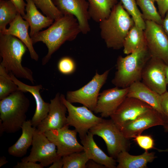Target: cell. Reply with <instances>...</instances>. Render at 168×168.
Segmentation results:
<instances>
[{
    "instance_id": "obj_32",
    "label": "cell",
    "mask_w": 168,
    "mask_h": 168,
    "mask_svg": "<svg viewBox=\"0 0 168 168\" xmlns=\"http://www.w3.org/2000/svg\"><path fill=\"white\" fill-rule=\"evenodd\" d=\"M36 7L46 16L54 20L62 17L63 15L54 5L52 0H33Z\"/></svg>"
},
{
    "instance_id": "obj_16",
    "label": "cell",
    "mask_w": 168,
    "mask_h": 168,
    "mask_svg": "<svg viewBox=\"0 0 168 168\" xmlns=\"http://www.w3.org/2000/svg\"><path fill=\"white\" fill-rule=\"evenodd\" d=\"M165 123L161 114L152 108L124 125L120 130L124 136L129 139L141 134L149 128L157 125L163 126Z\"/></svg>"
},
{
    "instance_id": "obj_39",
    "label": "cell",
    "mask_w": 168,
    "mask_h": 168,
    "mask_svg": "<svg viewBox=\"0 0 168 168\" xmlns=\"http://www.w3.org/2000/svg\"><path fill=\"white\" fill-rule=\"evenodd\" d=\"M86 168H104L105 167L100 163H99L92 160H89L86 163Z\"/></svg>"
},
{
    "instance_id": "obj_3",
    "label": "cell",
    "mask_w": 168,
    "mask_h": 168,
    "mask_svg": "<svg viewBox=\"0 0 168 168\" xmlns=\"http://www.w3.org/2000/svg\"><path fill=\"white\" fill-rule=\"evenodd\" d=\"M24 93L19 90L0 100V134L17 132L26 121L30 102Z\"/></svg>"
},
{
    "instance_id": "obj_45",
    "label": "cell",
    "mask_w": 168,
    "mask_h": 168,
    "mask_svg": "<svg viewBox=\"0 0 168 168\" xmlns=\"http://www.w3.org/2000/svg\"><path fill=\"white\" fill-rule=\"evenodd\" d=\"M154 2H157L158 0H152Z\"/></svg>"
},
{
    "instance_id": "obj_36",
    "label": "cell",
    "mask_w": 168,
    "mask_h": 168,
    "mask_svg": "<svg viewBox=\"0 0 168 168\" xmlns=\"http://www.w3.org/2000/svg\"><path fill=\"white\" fill-rule=\"evenodd\" d=\"M44 167L40 164L31 161H21L17 162L13 166L14 168H43Z\"/></svg>"
},
{
    "instance_id": "obj_18",
    "label": "cell",
    "mask_w": 168,
    "mask_h": 168,
    "mask_svg": "<svg viewBox=\"0 0 168 168\" xmlns=\"http://www.w3.org/2000/svg\"><path fill=\"white\" fill-rule=\"evenodd\" d=\"M9 74L12 79L18 86L19 89L24 92H29L34 97L36 103L35 113L31 120L33 127L36 128L46 117L49 110L50 103L45 102L40 93L42 86L40 84L37 86L27 85L18 80L12 72Z\"/></svg>"
},
{
    "instance_id": "obj_30",
    "label": "cell",
    "mask_w": 168,
    "mask_h": 168,
    "mask_svg": "<svg viewBox=\"0 0 168 168\" xmlns=\"http://www.w3.org/2000/svg\"><path fill=\"white\" fill-rule=\"evenodd\" d=\"M19 90L18 86L12 79L9 73L0 65V100Z\"/></svg>"
},
{
    "instance_id": "obj_4",
    "label": "cell",
    "mask_w": 168,
    "mask_h": 168,
    "mask_svg": "<svg viewBox=\"0 0 168 168\" xmlns=\"http://www.w3.org/2000/svg\"><path fill=\"white\" fill-rule=\"evenodd\" d=\"M27 49L23 42L16 37L0 34V55L2 58L0 65L16 77L27 79L34 83L32 71L21 63L22 57Z\"/></svg>"
},
{
    "instance_id": "obj_37",
    "label": "cell",
    "mask_w": 168,
    "mask_h": 168,
    "mask_svg": "<svg viewBox=\"0 0 168 168\" xmlns=\"http://www.w3.org/2000/svg\"><path fill=\"white\" fill-rule=\"evenodd\" d=\"M156 2L158 12L163 19L168 11V0H158Z\"/></svg>"
},
{
    "instance_id": "obj_10",
    "label": "cell",
    "mask_w": 168,
    "mask_h": 168,
    "mask_svg": "<svg viewBox=\"0 0 168 168\" xmlns=\"http://www.w3.org/2000/svg\"><path fill=\"white\" fill-rule=\"evenodd\" d=\"M32 147L29 155L23 157L21 161L39 162L44 167L51 164L60 156L58 154L57 147L45 135L38 131L35 132Z\"/></svg>"
},
{
    "instance_id": "obj_9",
    "label": "cell",
    "mask_w": 168,
    "mask_h": 168,
    "mask_svg": "<svg viewBox=\"0 0 168 168\" xmlns=\"http://www.w3.org/2000/svg\"><path fill=\"white\" fill-rule=\"evenodd\" d=\"M144 33L147 46L151 57L159 59L168 65V37L162 26L145 20Z\"/></svg>"
},
{
    "instance_id": "obj_6",
    "label": "cell",
    "mask_w": 168,
    "mask_h": 168,
    "mask_svg": "<svg viewBox=\"0 0 168 168\" xmlns=\"http://www.w3.org/2000/svg\"><path fill=\"white\" fill-rule=\"evenodd\" d=\"M93 135L102 138L105 142L110 156L117 158L123 151H127L129 147L128 139L123 135L120 129L111 119L102 120L89 131Z\"/></svg>"
},
{
    "instance_id": "obj_34",
    "label": "cell",
    "mask_w": 168,
    "mask_h": 168,
    "mask_svg": "<svg viewBox=\"0 0 168 168\" xmlns=\"http://www.w3.org/2000/svg\"><path fill=\"white\" fill-rule=\"evenodd\" d=\"M133 138L138 145L145 151H148L154 147V140L150 135L141 134L135 136Z\"/></svg>"
},
{
    "instance_id": "obj_24",
    "label": "cell",
    "mask_w": 168,
    "mask_h": 168,
    "mask_svg": "<svg viewBox=\"0 0 168 168\" xmlns=\"http://www.w3.org/2000/svg\"><path fill=\"white\" fill-rule=\"evenodd\" d=\"M156 158L154 152H149L148 151L138 156L131 155L127 151H123L117 157L118 164L116 168H146L147 163L152 162Z\"/></svg>"
},
{
    "instance_id": "obj_44",
    "label": "cell",
    "mask_w": 168,
    "mask_h": 168,
    "mask_svg": "<svg viewBox=\"0 0 168 168\" xmlns=\"http://www.w3.org/2000/svg\"><path fill=\"white\" fill-rule=\"evenodd\" d=\"M165 72L166 82L168 86V65L165 64Z\"/></svg>"
},
{
    "instance_id": "obj_5",
    "label": "cell",
    "mask_w": 168,
    "mask_h": 168,
    "mask_svg": "<svg viewBox=\"0 0 168 168\" xmlns=\"http://www.w3.org/2000/svg\"><path fill=\"white\" fill-rule=\"evenodd\" d=\"M151 57L147 46L125 57L119 56L116 61L117 71L112 83L115 86L126 88L140 81L143 69Z\"/></svg>"
},
{
    "instance_id": "obj_25",
    "label": "cell",
    "mask_w": 168,
    "mask_h": 168,
    "mask_svg": "<svg viewBox=\"0 0 168 168\" xmlns=\"http://www.w3.org/2000/svg\"><path fill=\"white\" fill-rule=\"evenodd\" d=\"M90 18L99 23L107 18L112 9L118 3V0H87Z\"/></svg>"
},
{
    "instance_id": "obj_17",
    "label": "cell",
    "mask_w": 168,
    "mask_h": 168,
    "mask_svg": "<svg viewBox=\"0 0 168 168\" xmlns=\"http://www.w3.org/2000/svg\"><path fill=\"white\" fill-rule=\"evenodd\" d=\"M128 87H115L104 90L100 93L94 111L100 113L102 118L110 117L127 97Z\"/></svg>"
},
{
    "instance_id": "obj_8",
    "label": "cell",
    "mask_w": 168,
    "mask_h": 168,
    "mask_svg": "<svg viewBox=\"0 0 168 168\" xmlns=\"http://www.w3.org/2000/svg\"><path fill=\"white\" fill-rule=\"evenodd\" d=\"M63 102L67 109V125L74 127L81 139L87 134L93 127L101 122L103 118L95 115L92 111L83 105L76 106L66 99L64 95L61 94Z\"/></svg>"
},
{
    "instance_id": "obj_22",
    "label": "cell",
    "mask_w": 168,
    "mask_h": 168,
    "mask_svg": "<svg viewBox=\"0 0 168 168\" xmlns=\"http://www.w3.org/2000/svg\"><path fill=\"white\" fill-rule=\"evenodd\" d=\"M25 8L26 13L22 17L29 23L30 31L29 35L31 37L43 28L49 26L54 20L47 16L42 15L38 10L33 0H26Z\"/></svg>"
},
{
    "instance_id": "obj_14",
    "label": "cell",
    "mask_w": 168,
    "mask_h": 168,
    "mask_svg": "<svg viewBox=\"0 0 168 168\" xmlns=\"http://www.w3.org/2000/svg\"><path fill=\"white\" fill-rule=\"evenodd\" d=\"M54 5L63 15H71L77 19L81 33L87 34L90 30L89 4L87 0H52Z\"/></svg>"
},
{
    "instance_id": "obj_13",
    "label": "cell",
    "mask_w": 168,
    "mask_h": 168,
    "mask_svg": "<svg viewBox=\"0 0 168 168\" xmlns=\"http://www.w3.org/2000/svg\"><path fill=\"white\" fill-rule=\"evenodd\" d=\"M161 60L151 57L142 71V82L150 89L161 95L167 91L165 66Z\"/></svg>"
},
{
    "instance_id": "obj_7",
    "label": "cell",
    "mask_w": 168,
    "mask_h": 168,
    "mask_svg": "<svg viewBox=\"0 0 168 168\" xmlns=\"http://www.w3.org/2000/svg\"><path fill=\"white\" fill-rule=\"evenodd\" d=\"M110 69L99 74L96 71L92 79L81 88L68 91L66 99L69 102L79 103L94 111L96 105L99 91L107 79Z\"/></svg>"
},
{
    "instance_id": "obj_29",
    "label": "cell",
    "mask_w": 168,
    "mask_h": 168,
    "mask_svg": "<svg viewBox=\"0 0 168 168\" xmlns=\"http://www.w3.org/2000/svg\"><path fill=\"white\" fill-rule=\"evenodd\" d=\"M63 168H86L89 160L84 151L74 152L62 156Z\"/></svg>"
},
{
    "instance_id": "obj_12",
    "label": "cell",
    "mask_w": 168,
    "mask_h": 168,
    "mask_svg": "<svg viewBox=\"0 0 168 168\" xmlns=\"http://www.w3.org/2000/svg\"><path fill=\"white\" fill-rule=\"evenodd\" d=\"M152 108L137 99L127 97L110 117L120 130L124 125Z\"/></svg>"
},
{
    "instance_id": "obj_19",
    "label": "cell",
    "mask_w": 168,
    "mask_h": 168,
    "mask_svg": "<svg viewBox=\"0 0 168 168\" xmlns=\"http://www.w3.org/2000/svg\"><path fill=\"white\" fill-rule=\"evenodd\" d=\"M30 26L28 22L24 20L19 13L14 20L9 24V26L0 34L14 36L20 40L26 45L30 53L31 58L35 61L39 57L34 49L31 38L28 33Z\"/></svg>"
},
{
    "instance_id": "obj_40",
    "label": "cell",
    "mask_w": 168,
    "mask_h": 168,
    "mask_svg": "<svg viewBox=\"0 0 168 168\" xmlns=\"http://www.w3.org/2000/svg\"><path fill=\"white\" fill-rule=\"evenodd\" d=\"M49 167V168H63V162L62 157L60 156L56 159Z\"/></svg>"
},
{
    "instance_id": "obj_41",
    "label": "cell",
    "mask_w": 168,
    "mask_h": 168,
    "mask_svg": "<svg viewBox=\"0 0 168 168\" xmlns=\"http://www.w3.org/2000/svg\"><path fill=\"white\" fill-rule=\"evenodd\" d=\"M162 26L168 37V11L166 14L165 17L163 19Z\"/></svg>"
},
{
    "instance_id": "obj_23",
    "label": "cell",
    "mask_w": 168,
    "mask_h": 168,
    "mask_svg": "<svg viewBox=\"0 0 168 168\" xmlns=\"http://www.w3.org/2000/svg\"><path fill=\"white\" fill-rule=\"evenodd\" d=\"M21 129L22 132L21 136L8 150L9 155L17 157H21L25 155L28 149L32 145L36 128L32 126L31 120H29L24 123Z\"/></svg>"
},
{
    "instance_id": "obj_11",
    "label": "cell",
    "mask_w": 168,
    "mask_h": 168,
    "mask_svg": "<svg viewBox=\"0 0 168 168\" xmlns=\"http://www.w3.org/2000/svg\"><path fill=\"white\" fill-rule=\"evenodd\" d=\"M66 125L56 130L47 131L45 135L56 146L58 154L62 157L69 154L83 151V147L78 142L77 132L69 128Z\"/></svg>"
},
{
    "instance_id": "obj_42",
    "label": "cell",
    "mask_w": 168,
    "mask_h": 168,
    "mask_svg": "<svg viewBox=\"0 0 168 168\" xmlns=\"http://www.w3.org/2000/svg\"><path fill=\"white\" fill-rule=\"evenodd\" d=\"M163 126H164V128L165 131L168 132V123H165ZM157 150L159 152H168V149L164 150L158 149Z\"/></svg>"
},
{
    "instance_id": "obj_43",
    "label": "cell",
    "mask_w": 168,
    "mask_h": 168,
    "mask_svg": "<svg viewBox=\"0 0 168 168\" xmlns=\"http://www.w3.org/2000/svg\"><path fill=\"white\" fill-rule=\"evenodd\" d=\"M7 162L8 161L6 160V158L4 156L0 157V167H2L3 165L6 164Z\"/></svg>"
},
{
    "instance_id": "obj_26",
    "label": "cell",
    "mask_w": 168,
    "mask_h": 168,
    "mask_svg": "<svg viewBox=\"0 0 168 168\" xmlns=\"http://www.w3.org/2000/svg\"><path fill=\"white\" fill-rule=\"evenodd\" d=\"M146 46L144 30L135 24L125 38L123 47L124 53L128 55Z\"/></svg>"
},
{
    "instance_id": "obj_21",
    "label": "cell",
    "mask_w": 168,
    "mask_h": 168,
    "mask_svg": "<svg viewBox=\"0 0 168 168\" xmlns=\"http://www.w3.org/2000/svg\"><path fill=\"white\" fill-rule=\"evenodd\" d=\"M94 135L89 131L86 136L81 139L83 151L89 159L101 164L106 168H116V161L114 158L107 156L99 147L94 140Z\"/></svg>"
},
{
    "instance_id": "obj_31",
    "label": "cell",
    "mask_w": 168,
    "mask_h": 168,
    "mask_svg": "<svg viewBox=\"0 0 168 168\" xmlns=\"http://www.w3.org/2000/svg\"><path fill=\"white\" fill-rule=\"evenodd\" d=\"M123 7L133 19L135 25L143 30L145 22L138 7L136 0H120Z\"/></svg>"
},
{
    "instance_id": "obj_2",
    "label": "cell",
    "mask_w": 168,
    "mask_h": 168,
    "mask_svg": "<svg viewBox=\"0 0 168 168\" xmlns=\"http://www.w3.org/2000/svg\"><path fill=\"white\" fill-rule=\"evenodd\" d=\"M99 23L100 34L108 48H123L125 38L134 21L119 2L113 8L109 16Z\"/></svg>"
},
{
    "instance_id": "obj_20",
    "label": "cell",
    "mask_w": 168,
    "mask_h": 168,
    "mask_svg": "<svg viewBox=\"0 0 168 168\" xmlns=\"http://www.w3.org/2000/svg\"><path fill=\"white\" fill-rule=\"evenodd\" d=\"M127 97L134 98L149 105L162 115L161 95L150 89L142 82H136L128 87Z\"/></svg>"
},
{
    "instance_id": "obj_33",
    "label": "cell",
    "mask_w": 168,
    "mask_h": 168,
    "mask_svg": "<svg viewBox=\"0 0 168 168\" xmlns=\"http://www.w3.org/2000/svg\"><path fill=\"white\" fill-rule=\"evenodd\" d=\"M58 68L59 71L63 74H71L76 70V63L71 58L64 57L59 60L58 63Z\"/></svg>"
},
{
    "instance_id": "obj_15",
    "label": "cell",
    "mask_w": 168,
    "mask_h": 168,
    "mask_svg": "<svg viewBox=\"0 0 168 168\" xmlns=\"http://www.w3.org/2000/svg\"><path fill=\"white\" fill-rule=\"evenodd\" d=\"M67 109L62 101L61 94L58 92L50 100L48 114L37 127V130L41 133L50 130L58 129L67 123L66 113Z\"/></svg>"
},
{
    "instance_id": "obj_35",
    "label": "cell",
    "mask_w": 168,
    "mask_h": 168,
    "mask_svg": "<svg viewBox=\"0 0 168 168\" xmlns=\"http://www.w3.org/2000/svg\"><path fill=\"white\" fill-rule=\"evenodd\" d=\"M161 105L165 123H168V91L161 95Z\"/></svg>"
},
{
    "instance_id": "obj_27",
    "label": "cell",
    "mask_w": 168,
    "mask_h": 168,
    "mask_svg": "<svg viewBox=\"0 0 168 168\" xmlns=\"http://www.w3.org/2000/svg\"><path fill=\"white\" fill-rule=\"evenodd\" d=\"M19 13L10 0H0V32L6 30Z\"/></svg>"
},
{
    "instance_id": "obj_28",
    "label": "cell",
    "mask_w": 168,
    "mask_h": 168,
    "mask_svg": "<svg viewBox=\"0 0 168 168\" xmlns=\"http://www.w3.org/2000/svg\"><path fill=\"white\" fill-rule=\"evenodd\" d=\"M137 4L142 12L145 20L155 22L162 25L163 19L157 11L154 3L152 0H136Z\"/></svg>"
},
{
    "instance_id": "obj_38",
    "label": "cell",
    "mask_w": 168,
    "mask_h": 168,
    "mask_svg": "<svg viewBox=\"0 0 168 168\" xmlns=\"http://www.w3.org/2000/svg\"><path fill=\"white\" fill-rule=\"evenodd\" d=\"M14 4L18 12L22 17L25 14V8L26 3L24 0H10Z\"/></svg>"
},
{
    "instance_id": "obj_1",
    "label": "cell",
    "mask_w": 168,
    "mask_h": 168,
    "mask_svg": "<svg viewBox=\"0 0 168 168\" xmlns=\"http://www.w3.org/2000/svg\"><path fill=\"white\" fill-rule=\"evenodd\" d=\"M81 33L77 18L73 15H63L47 29L31 37L33 44L42 42L46 46L48 53L42 59V64H46L52 55L67 41H72Z\"/></svg>"
}]
</instances>
